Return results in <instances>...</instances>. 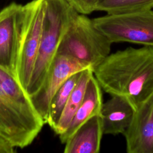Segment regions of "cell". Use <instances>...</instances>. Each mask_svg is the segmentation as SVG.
<instances>
[{"label":"cell","instance_id":"cell-4","mask_svg":"<svg viewBox=\"0 0 153 153\" xmlns=\"http://www.w3.org/2000/svg\"><path fill=\"white\" fill-rule=\"evenodd\" d=\"M93 23L112 43L127 42L153 47V10L107 14Z\"/></svg>","mask_w":153,"mask_h":153},{"label":"cell","instance_id":"cell-6","mask_svg":"<svg viewBox=\"0 0 153 153\" xmlns=\"http://www.w3.org/2000/svg\"><path fill=\"white\" fill-rule=\"evenodd\" d=\"M44 123L19 109L0 86V136L16 148L30 145Z\"/></svg>","mask_w":153,"mask_h":153},{"label":"cell","instance_id":"cell-2","mask_svg":"<svg viewBox=\"0 0 153 153\" xmlns=\"http://www.w3.org/2000/svg\"><path fill=\"white\" fill-rule=\"evenodd\" d=\"M44 16L35 66L26 91L29 96L42 85L61 39L78 13L66 0H44Z\"/></svg>","mask_w":153,"mask_h":153},{"label":"cell","instance_id":"cell-12","mask_svg":"<svg viewBox=\"0 0 153 153\" xmlns=\"http://www.w3.org/2000/svg\"><path fill=\"white\" fill-rule=\"evenodd\" d=\"M103 103L102 89L93 74L87 84L82 101L69 127L63 133L59 136L61 142L65 143L84 122L100 114Z\"/></svg>","mask_w":153,"mask_h":153},{"label":"cell","instance_id":"cell-11","mask_svg":"<svg viewBox=\"0 0 153 153\" xmlns=\"http://www.w3.org/2000/svg\"><path fill=\"white\" fill-rule=\"evenodd\" d=\"M103 134L100 114L81 125L66 141L65 153H98Z\"/></svg>","mask_w":153,"mask_h":153},{"label":"cell","instance_id":"cell-13","mask_svg":"<svg viewBox=\"0 0 153 153\" xmlns=\"http://www.w3.org/2000/svg\"><path fill=\"white\" fill-rule=\"evenodd\" d=\"M93 75V71L91 68L82 71L80 77L65 105L59 121L53 130L56 134L59 136L62 134L69 127L82 101L87 84Z\"/></svg>","mask_w":153,"mask_h":153},{"label":"cell","instance_id":"cell-10","mask_svg":"<svg viewBox=\"0 0 153 153\" xmlns=\"http://www.w3.org/2000/svg\"><path fill=\"white\" fill-rule=\"evenodd\" d=\"M135 111L136 109L127 99L112 96L103 103L100 112L103 134H124L132 122Z\"/></svg>","mask_w":153,"mask_h":153},{"label":"cell","instance_id":"cell-17","mask_svg":"<svg viewBox=\"0 0 153 153\" xmlns=\"http://www.w3.org/2000/svg\"><path fill=\"white\" fill-rule=\"evenodd\" d=\"M15 151L16 148L0 136V153H13Z\"/></svg>","mask_w":153,"mask_h":153},{"label":"cell","instance_id":"cell-16","mask_svg":"<svg viewBox=\"0 0 153 153\" xmlns=\"http://www.w3.org/2000/svg\"><path fill=\"white\" fill-rule=\"evenodd\" d=\"M79 14L87 15L96 11L99 0H66Z\"/></svg>","mask_w":153,"mask_h":153},{"label":"cell","instance_id":"cell-5","mask_svg":"<svg viewBox=\"0 0 153 153\" xmlns=\"http://www.w3.org/2000/svg\"><path fill=\"white\" fill-rule=\"evenodd\" d=\"M24 6L15 76L26 90L33 71L41 42L44 16V0H32Z\"/></svg>","mask_w":153,"mask_h":153},{"label":"cell","instance_id":"cell-3","mask_svg":"<svg viewBox=\"0 0 153 153\" xmlns=\"http://www.w3.org/2000/svg\"><path fill=\"white\" fill-rule=\"evenodd\" d=\"M112 44L93 19L77 13L64 33L56 54L70 56L94 70L110 54Z\"/></svg>","mask_w":153,"mask_h":153},{"label":"cell","instance_id":"cell-8","mask_svg":"<svg viewBox=\"0 0 153 153\" xmlns=\"http://www.w3.org/2000/svg\"><path fill=\"white\" fill-rule=\"evenodd\" d=\"M24 6L15 2L0 10V68L15 76Z\"/></svg>","mask_w":153,"mask_h":153},{"label":"cell","instance_id":"cell-15","mask_svg":"<svg viewBox=\"0 0 153 153\" xmlns=\"http://www.w3.org/2000/svg\"><path fill=\"white\" fill-rule=\"evenodd\" d=\"M153 8V0H99L96 11L122 14Z\"/></svg>","mask_w":153,"mask_h":153},{"label":"cell","instance_id":"cell-7","mask_svg":"<svg viewBox=\"0 0 153 153\" xmlns=\"http://www.w3.org/2000/svg\"><path fill=\"white\" fill-rule=\"evenodd\" d=\"M87 68H90L70 56L56 55L42 85L36 93L29 96L33 108L44 124L48 119L51 99L57 89L71 75Z\"/></svg>","mask_w":153,"mask_h":153},{"label":"cell","instance_id":"cell-1","mask_svg":"<svg viewBox=\"0 0 153 153\" xmlns=\"http://www.w3.org/2000/svg\"><path fill=\"white\" fill-rule=\"evenodd\" d=\"M102 90L127 99L136 109L153 94V47L110 53L94 70Z\"/></svg>","mask_w":153,"mask_h":153},{"label":"cell","instance_id":"cell-14","mask_svg":"<svg viewBox=\"0 0 153 153\" xmlns=\"http://www.w3.org/2000/svg\"><path fill=\"white\" fill-rule=\"evenodd\" d=\"M81 72L82 71L71 75L57 89L51 99L46 124L53 130L55 129L59 121L65 105L80 77Z\"/></svg>","mask_w":153,"mask_h":153},{"label":"cell","instance_id":"cell-9","mask_svg":"<svg viewBox=\"0 0 153 153\" xmlns=\"http://www.w3.org/2000/svg\"><path fill=\"white\" fill-rule=\"evenodd\" d=\"M128 153H153V94L135 111L123 134Z\"/></svg>","mask_w":153,"mask_h":153}]
</instances>
